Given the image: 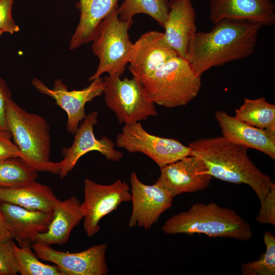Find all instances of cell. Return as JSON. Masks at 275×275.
Masks as SVG:
<instances>
[{
    "label": "cell",
    "instance_id": "6da1fadb",
    "mask_svg": "<svg viewBox=\"0 0 275 275\" xmlns=\"http://www.w3.org/2000/svg\"><path fill=\"white\" fill-rule=\"evenodd\" d=\"M214 24L208 32H197L189 45L186 59L199 76L211 68L252 55L262 27L259 23L233 19Z\"/></svg>",
    "mask_w": 275,
    "mask_h": 275
},
{
    "label": "cell",
    "instance_id": "7a4b0ae2",
    "mask_svg": "<svg viewBox=\"0 0 275 275\" xmlns=\"http://www.w3.org/2000/svg\"><path fill=\"white\" fill-rule=\"evenodd\" d=\"M188 146L194 155L205 162L213 178L235 184H245L255 192L262 203L273 183L251 160L248 148L224 136L200 138Z\"/></svg>",
    "mask_w": 275,
    "mask_h": 275
},
{
    "label": "cell",
    "instance_id": "3957f363",
    "mask_svg": "<svg viewBox=\"0 0 275 275\" xmlns=\"http://www.w3.org/2000/svg\"><path fill=\"white\" fill-rule=\"evenodd\" d=\"M161 230L171 235L204 234L243 241L250 240L253 235L250 224L235 210L214 202L193 204L188 210L168 219Z\"/></svg>",
    "mask_w": 275,
    "mask_h": 275
},
{
    "label": "cell",
    "instance_id": "277c9868",
    "mask_svg": "<svg viewBox=\"0 0 275 275\" xmlns=\"http://www.w3.org/2000/svg\"><path fill=\"white\" fill-rule=\"evenodd\" d=\"M8 130L19 149L21 158L36 171L59 175L60 162L50 160V127L42 116L26 111L11 98L6 113Z\"/></svg>",
    "mask_w": 275,
    "mask_h": 275
},
{
    "label": "cell",
    "instance_id": "5b68a950",
    "mask_svg": "<svg viewBox=\"0 0 275 275\" xmlns=\"http://www.w3.org/2000/svg\"><path fill=\"white\" fill-rule=\"evenodd\" d=\"M141 83L155 104L174 108L186 105L197 96L201 79L188 61L178 56Z\"/></svg>",
    "mask_w": 275,
    "mask_h": 275
},
{
    "label": "cell",
    "instance_id": "8992f818",
    "mask_svg": "<svg viewBox=\"0 0 275 275\" xmlns=\"http://www.w3.org/2000/svg\"><path fill=\"white\" fill-rule=\"evenodd\" d=\"M117 8L101 21L92 39V51L99 59V64L94 74L89 78L90 81L104 73L110 76H121L128 64L133 44L128 30L133 21L120 20Z\"/></svg>",
    "mask_w": 275,
    "mask_h": 275
},
{
    "label": "cell",
    "instance_id": "52a82bcc",
    "mask_svg": "<svg viewBox=\"0 0 275 275\" xmlns=\"http://www.w3.org/2000/svg\"><path fill=\"white\" fill-rule=\"evenodd\" d=\"M103 80L105 102L120 123L139 122L158 115L155 104L135 78L121 79L114 75L106 76Z\"/></svg>",
    "mask_w": 275,
    "mask_h": 275
},
{
    "label": "cell",
    "instance_id": "ba28073f",
    "mask_svg": "<svg viewBox=\"0 0 275 275\" xmlns=\"http://www.w3.org/2000/svg\"><path fill=\"white\" fill-rule=\"evenodd\" d=\"M116 145L129 152L146 155L160 168L186 156L194 155L189 146L173 138L151 134L140 122L125 124L117 136Z\"/></svg>",
    "mask_w": 275,
    "mask_h": 275
},
{
    "label": "cell",
    "instance_id": "9c48e42d",
    "mask_svg": "<svg viewBox=\"0 0 275 275\" xmlns=\"http://www.w3.org/2000/svg\"><path fill=\"white\" fill-rule=\"evenodd\" d=\"M84 194V200L81 203L84 215L83 227L88 237L99 231V223L103 217L116 210L122 203L131 201V198L129 185L120 179L104 185L86 178Z\"/></svg>",
    "mask_w": 275,
    "mask_h": 275
},
{
    "label": "cell",
    "instance_id": "30bf717a",
    "mask_svg": "<svg viewBox=\"0 0 275 275\" xmlns=\"http://www.w3.org/2000/svg\"><path fill=\"white\" fill-rule=\"evenodd\" d=\"M107 243L95 244L76 253L63 252L50 245L35 242L33 250L38 257L57 265L64 275H106L108 267L106 260Z\"/></svg>",
    "mask_w": 275,
    "mask_h": 275
},
{
    "label": "cell",
    "instance_id": "8fae6325",
    "mask_svg": "<svg viewBox=\"0 0 275 275\" xmlns=\"http://www.w3.org/2000/svg\"><path fill=\"white\" fill-rule=\"evenodd\" d=\"M32 84L41 93L52 98L56 104L65 111L67 115L66 130L72 134L75 133L79 122L86 116V104L101 95L105 89L104 80L101 76L92 80L87 87L78 90L68 91L62 79L56 80L52 89L36 78L32 80Z\"/></svg>",
    "mask_w": 275,
    "mask_h": 275
},
{
    "label": "cell",
    "instance_id": "7c38bea8",
    "mask_svg": "<svg viewBox=\"0 0 275 275\" xmlns=\"http://www.w3.org/2000/svg\"><path fill=\"white\" fill-rule=\"evenodd\" d=\"M160 169V174L155 182L173 198L204 190L213 178L204 161L196 155L186 156Z\"/></svg>",
    "mask_w": 275,
    "mask_h": 275
},
{
    "label": "cell",
    "instance_id": "4fadbf2b",
    "mask_svg": "<svg viewBox=\"0 0 275 275\" xmlns=\"http://www.w3.org/2000/svg\"><path fill=\"white\" fill-rule=\"evenodd\" d=\"M132 212L128 227L150 229L160 215L172 206L173 197L155 182L145 184L135 172L130 175Z\"/></svg>",
    "mask_w": 275,
    "mask_h": 275
},
{
    "label": "cell",
    "instance_id": "5bb4252c",
    "mask_svg": "<svg viewBox=\"0 0 275 275\" xmlns=\"http://www.w3.org/2000/svg\"><path fill=\"white\" fill-rule=\"evenodd\" d=\"M98 113L93 111L86 115L74 134L72 145L62 150L64 158L60 161L61 169L59 176L65 178L72 171L78 160L90 151L100 152L107 160L118 162L123 158V153L116 150L113 142L106 136L97 139L94 133V126L97 123Z\"/></svg>",
    "mask_w": 275,
    "mask_h": 275
},
{
    "label": "cell",
    "instance_id": "9a60e30c",
    "mask_svg": "<svg viewBox=\"0 0 275 275\" xmlns=\"http://www.w3.org/2000/svg\"><path fill=\"white\" fill-rule=\"evenodd\" d=\"M177 56L176 51L167 42L163 33L149 31L133 43L128 69L133 77L141 82Z\"/></svg>",
    "mask_w": 275,
    "mask_h": 275
},
{
    "label": "cell",
    "instance_id": "2e32d148",
    "mask_svg": "<svg viewBox=\"0 0 275 275\" xmlns=\"http://www.w3.org/2000/svg\"><path fill=\"white\" fill-rule=\"evenodd\" d=\"M209 20L212 24L223 19L244 20L271 26L275 23L272 0H209Z\"/></svg>",
    "mask_w": 275,
    "mask_h": 275
},
{
    "label": "cell",
    "instance_id": "e0dca14e",
    "mask_svg": "<svg viewBox=\"0 0 275 275\" xmlns=\"http://www.w3.org/2000/svg\"><path fill=\"white\" fill-rule=\"evenodd\" d=\"M223 136L231 142L259 150L275 160V129L256 127L229 115L226 111L214 114Z\"/></svg>",
    "mask_w": 275,
    "mask_h": 275
},
{
    "label": "cell",
    "instance_id": "ac0fdd59",
    "mask_svg": "<svg viewBox=\"0 0 275 275\" xmlns=\"http://www.w3.org/2000/svg\"><path fill=\"white\" fill-rule=\"evenodd\" d=\"M196 14L190 0H169L164 35L178 56L186 59L190 42L197 33Z\"/></svg>",
    "mask_w": 275,
    "mask_h": 275
},
{
    "label": "cell",
    "instance_id": "d6986e66",
    "mask_svg": "<svg viewBox=\"0 0 275 275\" xmlns=\"http://www.w3.org/2000/svg\"><path fill=\"white\" fill-rule=\"evenodd\" d=\"M0 209L9 225L12 238L19 246L32 245L38 234L47 230L53 217V212L29 209L4 202H0Z\"/></svg>",
    "mask_w": 275,
    "mask_h": 275
},
{
    "label": "cell",
    "instance_id": "ffe728a7",
    "mask_svg": "<svg viewBox=\"0 0 275 275\" xmlns=\"http://www.w3.org/2000/svg\"><path fill=\"white\" fill-rule=\"evenodd\" d=\"M53 217L47 230L40 233L35 242L47 245H63L69 239L72 230L84 218L81 204L72 196L64 201L59 200L53 210Z\"/></svg>",
    "mask_w": 275,
    "mask_h": 275
},
{
    "label": "cell",
    "instance_id": "44dd1931",
    "mask_svg": "<svg viewBox=\"0 0 275 275\" xmlns=\"http://www.w3.org/2000/svg\"><path fill=\"white\" fill-rule=\"evenodd\" d=\"M119 0H79V21L70 43L73 50L91 42L101 21L118 7Z\"/></svg>",
    "mask_w": 275,
    "mask_h": 275
},
{
    "label": "cell",
    "instance_id": "7402d4cb",
    "mask_svg": "<svg viewBox=\"0 0 275 275\" xmlns=\"http://www.w3.org/2000/svg\"><path fill=\"white\" fill-rule=\"evenodd\" d=\"M59 200L49 186L36 181L20 186L0 187V202L29 209L52 212Z\"/></svg>",
    "mask_w": 275,
    "mask_h": 275
},
{
    "label": "cell",
    "instance_id": "603a6c76",
    "mask_svg": "<svg viewBox=\"0 0 275 275\" xmlns=\"http://www.w3.org/2000/svg\"><path fill=\"white\" fill-rule=\"evenodd\" d=\"M236 118L251 126L261 129H275V105L264 97L244 98L243 103L235 109Z\"/></svg>",
    "mask_w": 275,
    "mask_h": 275
},
{
    "label": "cell",
    "instance_id": "cb8c5ba5",
    "mask_svg": "<svg viewBox=\"0 0 275 275\" xmlns=\"http://www.w3.org/2000/svg\"><path fill=\"white\" fill-rule=\"evenodd\" d=\"M169 12V0H124L117 8L119 19H133L136 14L149 15L164 28Z\"/></svg>",
    "mask_w": 275,
    "mask_h": 275
},
{
    "label": "cell",
    "instance_id": "d4e9b609",
    "mask_svg": "<svg viewBox=\"0 0 275 275\" xmlns=\"http://www.w3.org/2000/svg\"><path fill=\"white\" fill-rule=\"evenodd\" d=\"M38 172L18 157L0 161V187H10L36 181Z\"/></svg>",
    "mask_w": 275,
    "mask_h": 275
},
{
    "label": "cell",
    "instance_id": "484cf974",
    "mask_svg": "<svg viewBox=\"0 0 275 275\" xmlns=\"http://www.w3.org/2000/svg\"><path fill=\"white\" fill-rule=\"evenodd\" d=\"M13 246L21 275H64L57 265L40 261L33 252L32 245L19 246L13 241Z\"/></svg>",
    "mask_w": 275,
    "mask_h": 275
},
{
    "label": "cell",
    "instance_id": "4316f807",
    "mask_svg": "<svg viewBox=\"0 0 275 275\" xmlns=\"http://www.w3.org/2000/svg\"><path fill=\"white\" fill-rule=\"evenodd\" d=\"M263 240L266 251L257 260L245 263L241 265L243 275L275 274V237L269 231H265Z\"/></svg>",
    "mask_w": 275,
    "mask_h": 275
},
{
    "label": "cell",
    "instance_id": "83f0119b",
    "mask_svg": "<svg viewBox=\"0 0 275 275\" xmlns=\"http://www.w3.org/2000/svg\"><path fill=\"white\" fill-rule=\"evenodd\" d=\"M12 240L0 241V275L19 273V266L14 253Z\"/></svg>",
    "mask_w": 275,
    "mask_h": 275
},
{
    "label": "cell",
    "instance_id": "f1b7e54d",
    "mask_svg": "<svg viewBox=\"0 0 275 275\" xmlns=\"http://www.w3.org/2000/svg\"><path fill=\"white\" fill-rule=\"evenodd\" d=\"M256 220L261 224L275 225V184L273 183L264 200Z\"/></svg>",
    "mask_w": 275,
    "mask_h": 275
},
{
    "label": "cell",
    "instance_id": "f546056e",
    "mask_svg": "<svg viewBox=\"0 0 275 275\" xmlns=\"http://www.w3.org/2000/svg\"><path fill=\"white\" fill-rule=\"evenodd\" d=\"M13 3V0H0V31L11 34L20 30L12 15Z\"/></svg>",
    "mask_w": 275,
    "mask_h": 275
},
{
    "label": "cell",
    "instance_id": "4dcf8cb0",
    "mask_svg": "<svg viewBox=\"0 0 275 275\" xmlns=\"http://www.w3.org/2000/svg\"><path fill=\"white\" fill-rule=\"evenodd\" d=\"M21 158V152L12 141L11 133L0 128V161L11 157Z\"/></svg>",
    "mask_w": 275,
    "mask_h": 275
},
{
    "label": "cell",
    "instance_id": "1f68e13d",
    "mask_svg": "<svg viewBox=\"0 0 275 275\" xmlns=\"http://www.w3.org/2000/svg\"><path fill=\"white\" fill-rule=\"evenodd\" d=\"M11 98L10 90L5 80L0 77V128L7 130V108Z\"/></svg>",
    "mask_w": 275,
    "mask_h": 275
},
{
    "label": "cell",
    "instance_id": "d6a6232c",
    "mask_svg": "<svg viewBox=\"0 0 275 275\" xmlns=\"http://www.w3.org/2000/svg\"><path fill=\"white\" fill-rule=\"evenodd\" d=\"M12 236L9 225L0 209V241L11 239Z\"/></svg>",
    "mask_w": 275,
    "mask_h": 275
},
{
    "label": "cell",
    "instance_id": "836d02e7",
    "mask_svg": "<svg viewBox=\"0 0 275 275\" xmlns=\"http://www.w3.org/2000/svg\"><path fill=\"white\" fill-rule=\"evenodd\" d=\"M3 33V32L2 31H0V37H1V35Z\"/></svg>",
    "mask_w": 275,
    "mask_h": 275
}]
</instances>
